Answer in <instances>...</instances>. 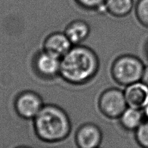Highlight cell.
I'll use <instances>...</instances> for the list:
<instances>
[{
	"label": "cell",
	"instance_id": "cell-1",
	"mask_svg": "<svg viewBox=\"0 0 148 148\" xmlns=\"http://www.w3.org/2000/svg\"><path fill=\"white\" fill-rule=\"evenodd\" d=\"M99 69L96 52L85 45H76L61 59L60 78L70 85L84 86L95 79Z\"/></svg>",
	"mask_w": 148,
	"mask_h": 148
},
{
	"label": "cell",
	"instance_id": "cell-2",
	"mask_svg": "<svg viewBox=\"0 0 148 148\" xmlns=\"http://www.w3.org/2000/svg\"><path fill=\"white\" fill-rule=\"evenodd\" d=\"M32 123L36 138L47 144L64 141L72 131L70 116L62 107L53 103H45Z\"/></svg>",
	"mask_w": 148,
	"mask_h": 148
},
{
	"label": "cell",
	"instance_id": "cell-3",
	"mask_svg": "<svg viewBox=\"0 0 148 148\" xmlns=\"http://www.w3.org/2000/svg\"><path fill=\"white\" fill-rule=\"evenodd\" d=\"M145 65L136 55L123 54L113 60L110 66V75L119 85L127 86L140 81Z\"/></svg>",
	"mask_w": 148,
	"mask_h": 148
},
{
	"label": "cell",
	"instance_id": "cell-4",
	"mask_svg": "<svg viewBox=\"0 0 148 148\" xmlns=\"http://www.w3.org/2000/svg\"><path fill=\"white\" fill-rule=\"evenodd\" d=\"M97 107L101 114L109 120H118L128 107L123 90L116 87H110L101 92Z\"/></svg>",
	"mask_w": 148,
	"mask_h": 148
},
{
	"label": "cell",
	"instance_id": "cell-5",
	"mask_svg": "<svg viewBox=\"0 0 148 148\" xmlns=\"http://www.w3.org/2000/svg\"><path fill=\"white\" fill-rule=\"evenodd\" d=\"M60 58L41 49L33 55L31 67L37 78L49 82L60 78Z\"/></svg>",
	"mask_w": 148,
	"mask_h": 148
},
{
	"label": "cell",
	"instance_id": "cell-6",
	"mask_svg": "<svg viewBox=\"0 0 148 148\" xmlns=\"http://www.w3.org/2000/svg\"><path fill=\"white\" fill-rule=\"evenodd\" d=\"M41 95L32 90H24L15 96L13 108L18 117L23 120L33 121L44 106Z\"/></svg>",
	"mask_w": 148,
	"mask_h": 148
},
{
	"label": "cell",
	"instance_id": "cell-7",
	"mask_svg": "<svg viewBox=\"0 0 148 148\" xmlns=\"http://www.w3.org/2000/svg\"><path fill=\"white\" fill-rule=\"evenodd\" d=\"M103 134L96 123L85 122L79 125L74 134V142L77 148H98L102 143Z\"/></svg>",
	"mask_w": 148,
	"mask_h": 148
},
{
	"label": "cell",
	"instance_id": "cell-8",
	"mask_svg": "<svg viewBox=\"0 0 148 148\" xmlns=\"http://www.w3.org/2000/svg\"><path fill=\"white\" fill-rule=\"evenodd\" d=\"M72 46L73 44L64 31H55L44 38L42 49L62 59Z\"/></svg>",
	"mask_w": 148,
	"mask_h": 148
},
{
	"label": "cell",
	"instance_id": "cell-9",
	"mask_svg": "<svg viewBox=\"0 0 148 148\" xmlns=\"http://www.w3.org/2000/svg\"><path fill=\"white\" fill-rule=\"evenodd\" d=\"M129 107L143 110L148 103V86L138 81L125 86L123 90Z\"/></svg>",
	"mask_w": 148,
	"mask_h": 148
},
{
	"label": "cell",
	"instance_id": "cell-10",
	"mask_svg": "<svg viewBox=\"0 0 148 148\" xmlns=\"http://www.w3.org/2000/svg\"><path fill=\"white\" fill-rule=\"evenodd\" d=\"M90 26L85 20H74L66 26L64 32L73 46L83 44L90 35Z\"/></svg>",
	"mask_w": 148,
	"mask_h": 148
},
{
	"label": "cell",
	"instance_id": "cell-11",
	"mask_svg": "<svg viewBox=\"0 0 148 148\" xmlns=\"http://www.w3.org/2000/svg\"><path fill=\"white\" fill-rule=\"evenodd\" d=\"M145 120L142 110L127 107L118 119L119 124L123 130L135 131Z\"/></svg>",
	"mask_w": 148,
	"mask_h": 148
},
{
	"label": "cell",
	"instance_id": "cell-12",
	"mask_svg": "<svg viewBox=\"0 0 148 148\" xmlns=\"http://www.w3.org/2000/svg\"><path fill=\"white\" fill-rule=\"evenodd\" d=\"M134 0H105V11L115 18L129 16L134 9Z\"/></svg>",
	"mask_w": 148,
	"mask_h": 148
},
{
	"label": "cell",
	"instance_id": "cell-13",
	"mask_svg": "<svg viewBox=\"0 0 148 148\" xmlns=\"http://www.w3.org/2000/svg\"><path fill=\"white\" fill-rule=\"evenodd\" d=\"M134 9L140 24L148 28V0H138Z\"/></svg>",
	"mask_w": 148,
	"mask_h": 148
},
{
	"label": "cell",
	"instance_id": "cell-14",
	"mask_svg": "<svg viewBox=\"0 0 148 148\" xmlns=\"http://www.w3.org/2000/svg\"><path fill=\"white\" fill-rule=\"evenodd\" d=\"M81 9L88 11H105V0H73Z\"/></svg>",
	"mask_w": 148,
	"mask_h": 148
},
{
	"label": "cell",
	"instance_id": "cell-15",
	"mask_svg": "<svg viewBox=\"0 0 148 148\" xmlns=\"http://www.w3.org/2000/svg\"><path fill=\"white\" fill-rule=\"evenodd\" d=\"M134 139L141 148H148V120H145L134 131Z\"/></svg>",
	"mask_w": 148,
	"mask_h": 148
},
{
	"label": "cell",
	"instance_id": "cell-16",
	"mask_svg": "<svg viewBox=\"0 0 148 148\" xmlns=\"http://www.w3.org/2000/svg\"><path fill=\"white\" fill-rule=\"evenodd\" d=\"M141 81L143 82L144 84H146L147 86H148V65L145 66Z\"/></svg>",
	"mask_w": 148,
	"mask_h": 148
},
{
	"label": "cell",
	"instance_id": "cell-17",
	"mask_svg": "<svg viewBox=\"0 0 148 148\" xmlns=\"http://www.w3.org/2000/svg\"><path fill=\"white\" fill-rule=\"evenodd\" d=\"M142 111H143V114H144L145 119H146V120H148V103L146 106L145 107L144 109L142 110Z\"/></svg>",
	"mask_w": 148,
	"mask_h": 148
},
{
	"label": "cell",
	"instance_id": "cell-18",
	"mask_svg": "<svg viewBox=\"0 0 148 148\" xmlns=\"http://www.w3.org/2000/svg\"><path fill=\"white\" fill-rule=\"evenodd\" d=\"M13 148H33L30 146H25V145H20V146H16Z\"/></svg>",
	"mask_w": 148,
	"mask_h": 148
},
{
	"label": "cell",
	"instance_id": "cell-19",
	"mask_svg": "<svg viewBox=\"0 0 148 148\" xmlns=\"http://www.w3.org/2000/svg\"><path fill=\"white\" fill-rule=\"evenodd\" d=\"M146 53L147 57L148 58V42H147V45H146Z\"/></svg>",
	"mask_w": 148,
	"mask_h": 148
},
{
	"label": "cell",
	"instance_id": "cell-20",
	"mask_svg": "<svg viewBox=\"0 0 148 148\" xmlns=\"http://www.w3.org/2000/svg\"><path fill=\"white\" fill-rule=\"evenodd\" d=\"M98 148H101V147H98Z\"/></svg>",
	"mask_w": 148,
	"mask_h": 148
}]
</instances>
